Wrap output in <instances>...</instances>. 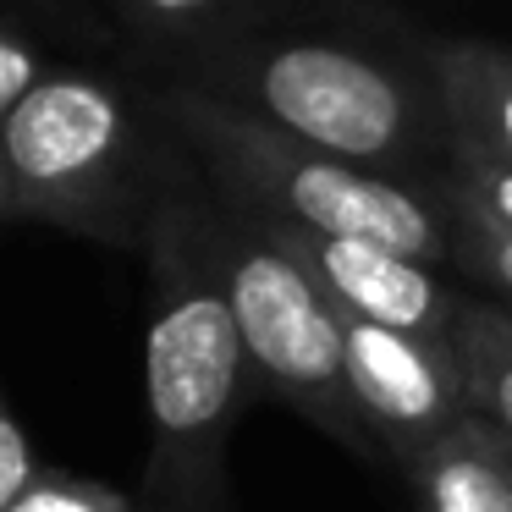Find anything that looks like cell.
I'll use <instances>...</instances> for the list:
<instances>
[{
  "label": "cell",
  "instance_id": "cell-1",
  "mask_svg": "<svg viewBox=\"0 0 512 512\" xmlns=\"http://www.w3.org/2000/svg\"><path fill=\"white\" fill-rule=\"evenodd\" d=\"M188 177L160 199L144 237L149 292H155L144 336V512H232V501H226V441H232L243 402L259 386L232 298H226L210 254H204L199 232H193Z\"/></svg>",
  "mask_w": 512,
  "mask_h": 512
},
{
  "label": "cell",
  "instance_id": "cell-2",
  "mask_svg": "<svg viewBox=\"0 0 512 512\" xmlns=\"http://www.w3.org/2000/svg\"><path fill=\"white\" fill-rule=\"evenodd\" d=\"M171 67L182 89L413 188L435 193V177L452 160L424 67H402L353 39L226 34Z\"/></svg>",
  "mask_w": 512,
  "mask_h": 512
},
{
  "label": "cell",
  "instance_id": "cell-3",
  "mask_svg": "<svg viewBox=\"0 0 512 512\" xmlns=\"http://www.w3.org/2000/svg\"><path fill=\"white\" fill-rule=\"evenodd\" d=\"M188 171L193 155L155 94L133 100L89 67H56L0 122L6 215L111 248H144L160 199Z\"/></svg>",
  "mask_w": 512,
  "mask_h": 512
},
{
  "label": "cell",
  "instance_id": "cell-4",
  "mask_svg": "<svg viewBox=\"0 0 512 512\" xmlns=\"http://www.w3.org/2000/svg\"><path fill=\"white\" fill-rule=\"evenodd\" d=\"M155 105L171 133L188 144L193 166L248 210L309 226V232L364 237L424 265H452V215L430 188L325 155L182 83L155 89Z\"/></svg>",
  "mask_w": 512,
  "mask_h": 512
},
{
  "label": "cell",
  "instance_id": "cell-5",
  "mask_svg": "<svg viewBox=\"0 0 512 512\" xmlns=\"http://www.w3.org/2000/svg\"><path fill=\"white\" fill-rule=\"evenodd\" d=\"M188 215L226 298H232L259 386L281 397L292 413H303L336 446H347L353 457H375L380 441L358 419L353 391H347L342 320H336L331 298L265 232V221L237 199H226L204 171L188 177Z\"/></svg>",
  "mask_w": 512,
  "mask_h": 512
},
{
  "label": "cell",
  "instance_id": "cell-6",
  "mask_svg": "<svg viewBox=\"0 0 512 512\" xmlns=\"http://www.w3.org/2000/svg\"><path fill=\"white\" fill-rule=\"evenodd\" d=\"M336 320H342L353 408L397 468L424 457L457 419L474 413L457 347H435L424 336L391 331V325H375L364 314H342V309H336Z\"/></svg>",
  "mask_w": 512,
  "mask_h": 512
},
{
  "label": "cell",
  "instance_id": "cell-7",
  "mask_svg": "<svg viewBox=\"0 0 512 512\" xmlns=\"http://www.w3.org/2000/svg\"><path fill=\"white\" fill-rule=\"evenodd\" d=\"M226 199H232V193H226ZM259 221H265V232L314 276V287L331 298V309L364 314V320L391 325V331H408V336H424V342H435V347H457V309H463V292L441 276V265H424V259H408V254H397V248L364 243V237L309 232V226L276 221V215H259Z\"/></svg>",
  "mask_w": 512,
  "mask_h": 512
},
{
  "label": "cell",
  "instance_id": "cell-8",
  "mask_svg": "<svg viewBox=\"0 0 512 512\" xmlns=\"http://www.w3.org/2000/svg\"><path fill=\"white\" fill-rule=\"evenodd\" d=\"M446 144L463 160L512 166V50L485 39H419Z\"/></svg>",
  "mask_w": 512,
  "mask_h": 512
},
{
  "label": "cell",
  "instance_id": "cell-9",
  "mask_svg": "<svg viewBox=\"0 0 512 512\" xmlns=\"http://www.w3.org/2000/svg\"><path fill=\"white\" fill-rule=\"evenodd\" d=\"M419 512H512V441L490 419H457L424 457L402 468Z\"/></svg>",
  "mask_w": 512,
  "mask_h": 512
},
{
  "label": "cell",
  "instance_id": "cell-10",
  "mask_svg": "<svg viewBox=\"0 0 512 512\" xmlns=\"http://www.w3.org/2000/svg\"><path fill=\"white\" fill-rule=\"evenodd\" d=\"M457 364L468 380V408L512 441V303L463 292L457 309Z\"/></svg>",
  "mask_w": 512,
  "mask_h": 512
},
{
  "label": "cell",
  "instance_id": "cell-11",
  "mask_svg": "<svg viewBox=\"0 0 512 512\" xmlns=\"http://www.w3.org/2000/svg\"><path fill=\"white\" fill-rule=\"evenodd\" d=\"M105 6L160 61H182L188 50L237 34V17L248 0H105Z\"/></svg>",
  "mask_w": 512,
  "mask_h": 512
},
{
  "label": "cell",
  "instance_id": "cell-12",
  "mask_svg": "<svg viewBox=\"0 0 512 512\" xmlns=\"http://www.w3.org/2000/svg\"><path fill=\"white\" fill-rule=\"evenodd\" d=\"M446 215H452V270L479 281L490 298L512 303V232L463 204H446Z\"/></svg>",
  "mask_w": 512,
  "mask_h": 512
},
{
  "label": "cell",
  "instance_id": "cell-13",
  "mask_svg": "<svg viewBox=\"0 0 512 512\" xmlns=\"http://www.w3.org/2000/svg\"><path fill=\"white\" fill-rule=\"evenodd\" d=\"M435 199L463 204V210H479L485 221H496V226L512 232V166H485V160L452 155L446 171L435 177Z\"/></svg>",
  "mask_w": 512,
  "mask_h": 512
},
{
  "label": "cell",
  "instance_id": "cell-14",
  "mask_svg": "<svg viewBox=\"0 0 512 512\" xmlns=\"http://www.w3.org/2000/svg\"><path fill=\"white\" fill-rule=\"evenodd\" d=\"M12 512H144L111 485H94V479L61 474V468H39V479L17 496Z\"/></svg>",
  "mask_w": 512,
  "mask_h": 512
},
{
  "label": "cell",
  "instance_id": "cell-15",
  "mask_svg": "<svg viewBox=\"0 0 512 512\" xmlns=\"http://www.w3.org/2000/svg\"><path fill=\"white\" fill-rule=\"evenodd\" d=\"M50 72H56V67L39 56L34 39H28L12 17H0V122H6V116H12L28 94L50 78Z\"/></svg>",
  "mask_w": 512,
  "mask_h": 512
},
{
  "label": "cell",
  "instance_id": "cell-16",
  "mask_svg": "<svg viewBox=\"0 0 512 512\" xmlns=\"http://www.w3.org/2000/svg\"><path fill=\"white\" fill-rule=\"evenodd\" d=\"M39 457L34 446H28V430L17 424L12 402H6V391H0V512H12L17 496H23L28 485L39 479Z\"/></svg>",
  "mask_w": 512,
  "mask_h": 512
},
{
  "label": "cell",
  "instance_id": "cell-17",
  "mask_svg": "<svg viewBox=\"0 0 512 512\" xmlns=\"http://www.w3.org/2000/svg\"><path fill=\"white\" fill-rule=\"evenodd\" d=\"M23 6H34V12L56 17L61 28H72V34H83V39H105L100 12H94V0H23Z\"/></svg>",
  "mask_w": 512,
  "mask_h": 512
},
{
  "label": "cell",
  "instance_id": "cell-18",
  "mask_svg": "<svg viewBox=\"0 0 512 512\" xmlns=\"http://www.w3.org/2000/svg\"><path fill=\"white\" fill-rule=\"evenodd\" d=\"M0 221H6V177H0Z\"/></svg>",
  "mask_w": 512,
  "mask_h": 512
}]
</instances>
